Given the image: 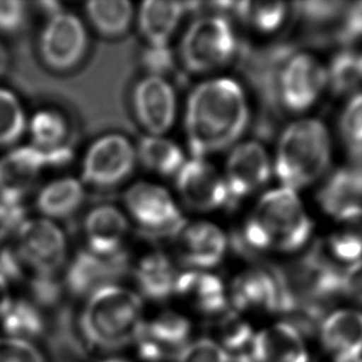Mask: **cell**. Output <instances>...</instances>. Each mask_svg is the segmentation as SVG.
I'll return each mask as SVG.
<instances>
[{"label":"cell","mask_w":362,"mask_h":362,"mask_svg":"<svg viewBox=\"0 0 362 362\" xmlns=\"http://www.w3.org/2000/svg\"><path fill=\"white\" fill-rule=\"evenodd\" d=\"M125 206L134 221L150 238H173L187 226L171 194L161 186L140 182L125 192Z\"/></svg>","instance_id":"7"},{"label":"cell","mask_w":362,"mask_h":362,"mask_svg":"<svg viewBox=\"0 0 362 362\" xmlns=\"http://www.w3.org/2000/svg\"><path fill=\"white\" fill-rule=\"evenodd\" d=\"M13 247L25 271L33 274V279L54 277L67 255L64 231L45 218L25 221L13 238Z\"/></svg>","instance_id":"6"},{"label":"cell","mask_w":362,"mask_h":362,"mask_svg":"<svg viewBox=\"0 0 362 362\" xmlns=\"http://www.w3.org/2000/svg\"><path fill=\"white\" fill-rule=\"evenodd\" d=\"M186 5L178 1H156L148 0L142 3L137 24L148 46L166 47L175 34Z\"/></svg>","instance_id":"23"},{"label":"cell","mask_w":362,"mask_h":362,"mask_svg":"<svg viewBox=\"0 0 362 362\" xmlns=\"http://www.w3.org/2000/svg\"><path fill=\"white\" fill-rule=\"evenodd\" d=\"M271 171L269 153L259 142H244L234 147L226 161L224 176L229 208L262 188L269 181Z\"/></svg>","instance_id":"11"},{"label":"cell","mask_w":362,"mask_h":362,"mask_svg":"<svg viewBox=\"0 0 362 362\" xmlns=\"http://www.w3.org/2000/svg\"><path fill=\"white\" fill-rule=\"evenodd\" d=\"M327 76L335 95L351 93L362 84V52L350 49L340 51L329 64Z\"/></svg>","instance_id":"30"},{"label":"cell","mask_w":362,"mask_h":362,"mask_svg":"<svg viewBox=\"0 0 362 362\" xmlns=\"http://www.w3.org/2000/svg\"><path fill=\"white\" fill-rule=\"evenodd\" d=\"M132 104L137 120L152 136L168 132L176 120V93L163 77L148 76L139 82Z\"/></svg>","instance_id":"14"},{"label":"cell","mask_w":362,"mask_h":362,"mask_svg":"<svg viewBox=\"0 0 362 362\" xmlns=\"http://www.w3.org/2000/svg\"><path fill=\"white\" fill-rule=\"evenodd\" d=\"M340 132L350 155L362 163V94L355 95L344 109Z\"/></svg>","instance_id":"34"},{"label":"cell","mask_w":362,"mask_h":362,"mask_svg":"<svg viewBox=\"0 0 362 362\" xmlns=\"http://www.w3.org/2000/svg\"><path fill=\"white\" fill-rule=\"evenodd\" d=\"M102 362H129L127 360H124V358H107V360H104Z\"/></svg>","instance_id":"45"},{"label":"cell","mask_w":362,"mask_h":362,"mask_svg":"<svg viewBox=\"0 0 362 362\" xmlns=\"http://www.w3.org/2000/svg\"><path fill=\"white\" fill-rule=\"evenodd\" d=\"M136 151L127 137L110 134L93 142L84 156L82 180L95 188H113L132 175Z\"/></svg>","instance_id":"9"},{"label":"cell","mask_w":362,"mask_h":362,"mask_svg":"<svg viewBox=\"0 0 362 362\" xmlns=\"http://www.w3.org/2000/svg\"><path fill=\"white\" fill-rule=\"evenodd\" d=\"M88 49V34L78 16L61 10L49 16L40 36L41 59L49 69L66 72L77 67Z\"/></svg>","instance_id":"8"},{"label":"cell","mask_w":362,"mask_h":362,"mask_svg":"<svg viewBox=\"0 0 362 362\" xmlns=\"http://www.w3.org/2000/svg\"><path fill=\"white\" fill-rule=\"evenodd\" d=\"M127 231V218L113 206L95 208L84 221V235L89 251L99 256L109 257L122 252V243Z\"/></svg>","instance_id":"19"},{"label":"cell","mask_w":362,"mask_h":362,"mask_svg":"<svg viewBox=\"0 0 362 362\" xmlns=\"http://www.w3.org/2000/svg\"><path fill=\"white\" fill-rule=\"evenodd\" d=\"M313 231L297 192L286 187L264 193L244 228L250 249L293 252L307 244Z\"/></svg>","instance_id":"2"},{"label":"cell","mask_w":362,"mask_h":362,"mask_svg":"<svg viewBox=\"0 0 362 362\" xmlns=\"http://www.w3.org/2000/svg\"><path fill=\"white\" fill-rule=\"evenodd\" d=\"M142 64L150 72V76L161 77L170 74L173 69V56L171 49L166 47H153L148 46L142 54Z\"/></svg>","instance_id":"41"},{"label":"cell","mask_w":362,"mask_h":362,"mask_svg":"<svg viewBox=\"0 0 362 362\" xmlns=\"http://www.w3.org/2000/svg\"><path fill=\"white\" fill-rule=\"evenodd\" d=\"M319 204L335 219L344 211L362 206V163L340 167L333 172L317 194Z\"/></svg>","instance_id":"21"},{"label":"cell","mask_w":362,"mask_h":362,"mask_svg":"<svg viewBox=\"0 0 362 362\" xmlns=\"http://www.w3.org/2000/svg\"><path fill=\"white\" fill-rule=\"evenodd\" d=\"M231 300L239 310L279 312V284L276 274L251 269L238 276L231 288Z\"/></svg>","instance_id":"22"},{"label":"cell","mask_w":362,"mask_h":362,"mask_svg":"<svg viewBox=\"0 0 362 362\" xmlns=\"http://www.w3.org/2000/svg\"><path fill=\"white\" fill-rule=\"evenodd\" d=\"M84 201L83 185L72 177L49 182L36 197V208L45 219H66L78 211Z\"/></svg>","instance_id":"25"},{"label":"cell","mask_w":362,"mask_h":362,"mask_svg":"<svg viewBox=\"0 0 362 362\" xmlns=\"http://www.w3.org/2000/svg\"><path fill=\"white\" fill-rule=\"evenodd\" d=\"M136 156L145 168L161 176H177L186 163L181 147L168 139L152 135L140 140Z\"/></svg>","instance_id":"28"},{"label":"cell","mask_w":362,"mask_h":362,"mask_svg":"<svg viewBox=\"0 0 362 362\" xmlns=\"http://www.w3.org/2000/svg\"><path fill=\"white\" fill-rule=\"evenodd\" d=\"M28 130L31 146L42 153L47 167H62L72 160V132L69 120L61 112L40 110L28 122Z\"/></svg>","instance_id":"16"},{"label":"cell","mask_w":362,"mask_h":362,"mask_svg":"<svg viewBox=\"0 0 362 362\" xmlns=\"http://www.w3.org/2000/svg\"><path fill=\"white\" fill-rule=\"evenodd\" d=\"M28 130V120L19 98L0 87V148L19 141Z\"/></svg>","instance_id":"33"},{"label":"cell","mask_w":362,"mask_h":362,"mask_svg":"<svg viewBox=\"0 0 362 362\" xmlns=\"http://www.w3.org/2000/svg\"><path fill=\"white\" fill-rule=\"evenodd\" d=\"M332 157L328 130L317 119H303L286 127L279 139L274 172L282 187L297 192L327 171Z\"/></svg>","instance_id":"4"},{"label":"cell","mask_w":362,"mask_h":362,"mask_svg":"<svg viewBox=\"0 0 362 362\" xmlns=\"http://www.w3.org/2000/svg\"><path fill=\"white\" fill-rule=\"evenodd\" d=\"M175 293L206 314L221 313L226 307L224 286L214 274L188 271L177 277Z\"/></svg>","instance_id":"24"},{"label":"cell","mask_w":362,"mask_h":362,"mask_svg":"<svg viewBox=\"0 0 362 362\" xmlns=\"http://www.w3.org/2000/svg\"><path fill=\"white\" fill-rule=\"evenodd\" d=\"M349 4L346 1H302L294 5L302 18L310 24H334L339 29Z\"/></svg>","instance_id":"36"},{"label":"cell","mask_w":362,"mask_h":362,"mask_svg":"<svg viewBox=\"0 0 362 362\" xmlns=\"http://www.w3.org/2000/svg\"><path fill=\"white\" fill-rule=\"evenodd\" d=\"M236 49L238 41L230 23L221 15H208L187 29L181 59L192 74H206L229 64Z\"/></svg>","instance_id":"5"},{"label":"cell","mask_w":362,"mask_h":362,"mask_svg":"<svg viewBox=\"0 0 362 362\" xmlns=\"http://www.w3.org/2000/svg\"><path fill=\"white\" fill-rule=\"evenodd\" d=\"M13 304L11 297H10L9 284L8 279H5L3 274H0V317H3L6 310L10 308Z\"/></svg>","instance_id":"43"},{"label":"cell","mask_w":362,"mask_h":362,"mask_svg":"<svg viewBox=\"0 0 362 362\" xmlns=\"http://www.w3.org/2000/svg\"><path fill=\"white\" fill-rule=\"evenodd\" d=\"M233 10L244 23L264 34L279 30L287 15V5L282 1H239L234 3Z\"/></svg>","instance_id":"31"},{"label":"cell","mask_w":362,"mask_h":362,"mask_svg":"<svg viewBox=\"0 0 362 362\" xmlns=\"http://www.w3.org/2000/svg\"><path fill=\"white\" fill-rule=\"evenodd\" d=\"M177 362H231L229 354L209 339H201L188 344L177 354Z\"/></svg>","instance_id":"38"},{"label":"cell","mask_w":362,"mask_h":362,"mask_svg":"<svg viewBox=\"0 0 362 362\" xmlns=\"http://www.w3.org/2000/svg\"><path fill=\"white\" fill-rule=\"evenodd\" d=\"M177 191L188 208L211 211L229 206L226 180L204 158L186 162L176 176Z\"/></svg>","instance_id":"12"},{"label":"cell","mask_w":362,"mask_h":362,"mask_svg":"<svg viewBox=\"0 0 362 362\" xmlns=\"http://www.w3.org/2000/svg\"><path fill=\"white\" fill-rule=\"evenodd\" d=\"M341 292L362 304V259L354 262L341 274Z\"/></svg>","instance_id":"42"},{"label":"cell","mask_w":362,"mask_h":362,"mask_svg":"<svg viewBox=\"0 0 362 362\" xmlns=\"http://www.w3.org/2000/svg\"><path fill=\"white\" fill-rule=\"evenodd\" d=\"M327 84V69L318 59L308 54H293L281 72L279 99L284 108L300 113L318 100Z\"/></svg>","instance_id":"10"},{"label":"cell","mask_w":362,"mask_h":362,"mask_svg":"<svg viewBox=\"0 0 362 362\" xmlns=\"http://www.w3.org/2000/svg\"><path fill=\"white\" fill-rule=\"evenodd\" d=\"M340 229L329 239L335 257L344 261H358L362 256V226L351 221H339Z\"/></svg>","instance_id":"35"},{"label":"cell","mask_w":362,"mask_h":362,"mask_svg":"<svg viewBox=\"0 0 362 362\" xmlns=\"http://www.w3.org/2000/svg\"><path fill=\"white\" fill-rule=\"evenodd\" d=\"M6 64H8V54H6L4 45L0 42V74L4 72Z\"/></svg>","instance_id":"44"},{"label":"cell","mask_w":362,"mask_h":362,"mask_svg":"<svg viewBox=\"0 0 362 362\" xmlns=\"http://www.w3.org/2000/svg\"><path fill=\"white\" fill-rule=\"evenodd\" d=\"M127 271L129 257L124 251L109 257L79 251L67 269L66 286L76 297L90 296L98 289L113 286Z\"/></svg>","instance_id":"13"},{"label":"cell","mask_w":362,"mask_h":362,"mask_svg":"<svg viewBox=\"0 0 362 362\" xmlns=\"http://www.w3.org/2000/svg\"><path fill=\"white\" fill-rule=\"evenodd\" d=\"M45 168V157L31 145L6 152L0 157V201L24 203Z\"/></svg>","instance_id":"15"},{"label":"cell","mask_w":362,"mask_h":362,"mask_svg":"<svg viewBox=\"0 0 362 362\" xmlns=\"http://www.w3.org/2000/svg\"><path fill=\"white\" fill-rule=\"evenodd\" d=\"M1 320L3 328L11 338L29 341V339L37 338L45 332L42 315L36 307L25 300L13 302Z\"/></svg>","instance_id":"32"},{"label":"cell","mask_w":362,"mask_h":362,"mask_svg":"<svg viewBox=\"0 0 362 362\" xmlns=\"http://www.w3.org/2000/svg\"><path fill=\"white\" fill-rule=\"evenodd\" d=\"M252 354L256 362H308L302 335L289 323L276 324L256 334Z\"/></svg>","instance_id":"20"},{"label":"cell","mask_w":362,"mask_h":362,"mask_svg":"<svg viewBox=\"0 0 362 362\" xmlns=\"http://www.w3.org/2000/svg\"><path fill=\"white\" fill-rule=\"evenodd\" d=\"M142 325L140 297L114 284L89 296L79 320L86 343L103 351H115L136 341Z\"/></svg>","instance_id":"3"},{"label":"cell","mask_w":362,"mask_h":362,"mask_svg":"<svg viewBox=\"0 0 362 362\" xmlns=\"http://www.w3.org/2000/svg\"><path fill=\"white\" fill-rule=\"evenodd\" d=\"M191 328L189 320L181 314L165 312L150 323H144L139 337L150 340L167 356L172 354L177 356V354L186 346Z\"/></svg>","instance_id":"27"},{"label":"cell","mask_w":362,"mask_h":362,"mask_svg":"<svg viewBox=\"0 0 362 362\" xmlns=\"http://www.w3.org/2000/svg\"><path fill=\"white\" fill-rule=\"evenodd\" d=\"M30 8L28 3L19 0H0V34L18 35L29 23Z\"/></svg>","instance_id":"39"},{"label":"cell","mask_w":362,"mask_h":362,"mask_svg":"<svg viewBox=\"0 0 362 362\" xmlns=\"http://www.w3.org/2000/svg\"><path fill=\"white\" fill-rule=\"evenodd\" d=\"M325 350L335 362H358L362 356V313L338 310L330 314L320 327Z\"/></svg>","instance_id":"17"},{"label":"cell","mask_w":362,"mask_h":362,"mask_svg":"<svg viewBox=\"0 0 362 362\" xmlns=\"http://www.w3.org/2000/svg\"><path fill=\"white\" fill-rule=\"evenodd\" d=\"M86 11L94 29L105 37H120L130 29L134 8L127 0H92Z\"/></svg>","instance_id":"29"},{"label":"cell","mask_w":362,"mask_h":362,"mask_svg":"<svg viewBox=\"0 0 362 362\" xmlns=\"http://www.w3.org/2000/svg\"><path fill=\"white\" fill-rule=\"evenodd\" d=\"M221 337L223 349L226 353L236 354L249 349L254 340V334L249 324L243 322L235 313H226L221 322Z\"/></svg>","instance_id":"37"},{"label":"cell","mask_w":362,"mask_h":362,"mask_svg":"<svg viewBox=\"0 0 362 362\" xmlns=\"http://www.w3.org/2000/svg\"><path fill=\"white\" fill-rule=\"evenodd\" d=\"M249 102L240 84L230 78L206 81L187 102V142L194 158L233 146L249 125Z\"/></svg>","instance_id":"1"},{"label":"cell","mask_w":362,"mask_h":362,"mask_svg":"<svg viewBox=\"0 0 362 362\" xmlns=\"http://www.w3.org/2000/svg\"><path fill=\"white\" fill-rule=\"evenodd\" d=\"M134 274L140 292L146 298L165 300L175 293L178 276L171 259L162 252H152L142 257Z\"/></svg>","instance_id":"26"},{"label":"cell","mask_w":362,"mask_h":362,"mask_svg":"<svg viewBox=\"0 0 362 362\" xmlns=\"http://www.w3.org/2000/svg\"><path fill=\"white\" fill-rule=\"evenodd\" d=\"M0 362H45V358L30 341L0 338Z\"/></svg>","instance_id":"40"},{"label":"cell","mask_w":362,"mask_h":362,"mask_svg":"<svg viewBox=\"0 0 362 362\" xmlns=\"http://www.w3.org/2000/svg\"><path fill=\"white\" fill-rule=\"evenodd\" d=\"M228 239L219 226L199 221L186 226L180 234L181 259L192 269H211L221 264Z\"/></svg>","instance_id":"18"}]
</instances>
